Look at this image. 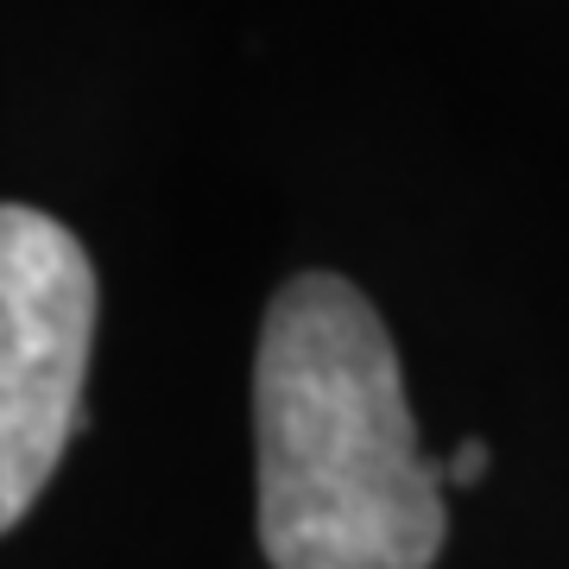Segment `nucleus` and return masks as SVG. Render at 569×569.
<instances>
[{
	"label": "nucleus",
	"mask_w": 569,
	"mask_h": 569,
	"mask_svg": "<svg viewBox=\"0 0 569 569\" xmlns=\"http://www.w3.org/2000/svg\"><path fill=\"white\" fill-rule=\"evenodd\" d=\"M481 475H488V443H462L443 462V481H456V488H475Z\"/></svg>",
	"instance_id": "7ed1b4c3"
},
{
	"label": "nucleus",
	"mask_w": 569,
	"mask_h": 569,
	"mask_svg": "<svg viewBox=\"0 0 569 569\" xmlns=\"http://www.w3.org/2000/svg\"><path fill=\"white\" fill-rule=\"evenodd\" d=\"M96 342V266L39 209L0 203V531L58 475L82 418Z\"/></svg>",
	"instance_id": "f03ea898"
},
{
	"label": "nucleus",
	"mask_w": 569,
	"mask_h": 569,
	"mask_svg": "<svg viewBox=\"0 0 569 569\" xmlns=\"http://www.w3.org/2000/svg\"><path fill=\"white\" fill-rule=\"evenodd\" d=\"M260 550L272 569H430L443 462L418 449L399 355L348 279L305 272L266 310L253 355Z\"/></svg>",
	"instance_id": "f257e3e1"
}]
</instances>
